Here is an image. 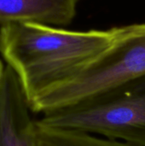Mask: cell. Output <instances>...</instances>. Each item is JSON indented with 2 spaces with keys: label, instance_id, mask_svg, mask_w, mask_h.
I'll return each instance as SVG.
<instances>
[{
  "label": "cell",
  "instance_id": "1",
  "mask_svg": "<svg viewBox=\"0 0 145 146\" xmlns=\"http://www.w3.org/2000/svg\"><path fill=\"white\" fill-rule=\"evenodd\" d=\"M113 40V28L76 32L34 22L0 27V53L18 76L29 107L106 50Z\"/></svg>",
  "mask_w": 145,
  "mask_h": 146
},
{
  "label": "cell",
  "instance_id": "4",
  "mask_svg": "<svg viewBox=\"0 0 145 146\" xmlns=\"http://www.w3.org/2000/svg\"><path fill=\"white\" fill-rule=\"evenodd\" d=\"M31 111L18 76L7 65L0 86V146H37Z\"/></svg>",
  "mask_w": 145,
  "mask_h": 146
},
{
  "label": "cell",
  "instance_id": "5",
  "mask_svg": "<svg viewBox=\"0 0 145 146\" xmlns=\"http://www.w3.org/2000/svg\"><path fill=\"white\" fill-rule=\"evenodd\" d=\"M78 0H0V24L34 22L67 26L75 16Z\"/></svg>",
  "mask_w": 145,
  "mask_h": 146
},
{
  "label": "cell",
  "instance_id": "2",
  "mask_svg": "<svg viewBox=\"0 0 145 146\" xmlns=\"http://www.w3.org/2000/svg\"><path fill=\"white\" fill-rule=\"evenodd\" d=\"M113 31V43L106 50L38 98L31 110L44 115L145 75V24Z\"/></svg>",
  "mask_w": 145,
  "mask_h": 146
},
{
  "label": "cell",
  "instance_id": "3",
  "mask_svg": "<svg viewBox=\"0 0 145 146\" xmlns=\"http://www.w3.org/2000/svg\"><path fill=\"white\" fill-rule=\"evenodd\" d=\"M57 128L145 146V75L38 120Z\"/></svg>",
  "mask_w": 145,
  "mask_h": 146
},
{
  "label": "cell",
  "instance_id": "6",
  "mask_svg": "<svg viewBox=\"0 0 145 146\" xmlns=\"http://www.w3.org/2000/svg\"><path fill=\"white\" fill-rule=\"evenodd\" d=\"M37 146H136L94 134L52 127L36 121Z\"/></svg>",
  "mask_w": 145,
  "mask_h": 146
},
{
  "label": "cell",
  "instance_id": "7",
  "mask_svg": "<svg viewBox=\"0 0 145 146\" xmlns=\"http://www.w3.org/2000/svg\"><path fill=\"white\" fill-rule=\"evenodd\" d=\"M4 71H5V68H4V66H3V62L0 60V86H1V83H2V81H3V79Z\"/></svg>",
  "mask_w": 145,
  "mask_h": 146
}]
</instances>
